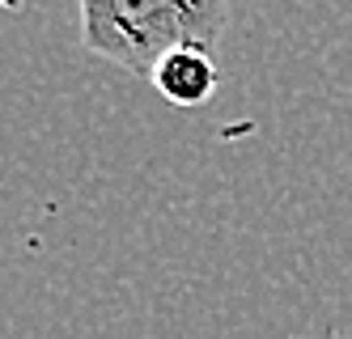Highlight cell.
<instances>
[{"instance_id":"obj_2","label":"cell","mask_w":352,"mask_h":339,"mask_svg":"<svg viewBox=\"0 0 352 339\" xmlns=\"http://www.w3.org/2000/svg\"><path fill=\"white\" fill-rule=\"evenodd\" d=\"M153 89L170 102V107H204L212 102L217 85H221V72H217V56L212 51H199V47H179L153 68Z\"/></svg>"},{"instance_id":"obj_1","label":"cell","mask_w":352,"mask_h":339,"mask_svg":"<svg viewBox=\"0 0 352 339\" xmlns=\"http://www.w3.org/2000/svg\"><path fill=\"white\" fill-rule=\"evenodd\" d=\"M225 25V0H81L85 51L136 76H153V68L179 47L217 56Z\"/></svg>"}]
</instances>
